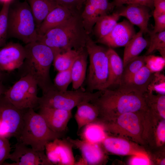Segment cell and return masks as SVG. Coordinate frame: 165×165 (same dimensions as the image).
Here are the masks:
<instances>
[{
    "label": "cell",
    "mask_w": 165,
    "mask_h": 165,
    "mask_svg": "<svg viewBox=\"0 0 165 165\" xmlns=\"http://www.w3.org/2000/svg\"><path fill=\"white\" fill-rule=\"evenodd\" d=\"M97 108L98 120L108 121L121 114L130 112H148L143 95L119 86L117 89H106L90 102Z\"/></svg>",
    "instance_id": "obj_1"
},
{
    "label": "cell",
    "mask_w": 165,
    "mask_h": 165,
    "mask_svg": "<svg viewBox=\"0 0 165 165\" xmlns=\"http://www.w3.org/2000/svg\"><path fill=\"white\" fill-rule=\"evenodd\" d=\"M81 13L74 14L61 25L38 35L37 41L51 48L54 54L85 48L89 35L84 27Z\"/></svg>",
    "instance_id": "obj_2"
},
{
    "label": "cell",
    "mask_w": 165,
    "mask_h": 165,
    "mask_svg": "<svg viewBox=\"0 0 165 165\" xmlns=\"http://www.w3.org/2000/svg\"><path fill=\"white\" fill-rule=\"evenodd\" d=\"M26 57L18 69L21 77L29 75L36 81L42 94L55 89L50 75V69L54 53L49 47L37 41L24 46Z\"/></svg>",
    "instance_id": "obj_3"
},
{
    "label": "cell",
    "mask_w": 165,
    "mask_h": 165,
    "mask_svg": "<svg viewBox=\"0 0 165 165\" xmlns=\"http://www.w3.org/2000/svg\"><path fill=\"white\" fill-rule=\"evenodd\" d=\"M65 133H57L51 130L45 120L34 109H26L24 112L22 127L17 141L39 151H45L49 142L62 138Z\"/></svg>",
    "instance_id": "obj_4"
},
{
    "label": "cell",
    "mask_w": 165,
    "mask_h": 165,
    "mask_svg": "<svg viewBox=\"0 0 165 165\" xmlns=\"http://www.w3.org/2000/svg\"><path fill=\"white\" fill-rule=\"evenodd\" d=\"M7 36L19 39L26 44L37 41L38 34L35 19L26 0L10 6Z\"/></svg>",
    "instance_id": "obj_5"
},
{
    "label": "cell",
    "mask_w": 165,
    "mask_h": 165,
    "mask_svg": "<svg viewBox=\"0 0 165 165\" xmlns=\"http://www.w3.org/2000/svg\"><path fill=\"white\" fill-rule=\"evenodd\" d=\"M147 112L125 113L108 121L98 120L106 131L117 134L123 138H130L138 144H144V136L147 134L148 124Z\"/></svg>",
    "instance_id": "obj_6"
},
{
    "label": "cell",
    "mask_w": 165,
    "mask_h": 165,
    "mask_svg": "<svg viewBox=\"0 0 165 165\" xmlns=\"http://www.w3.org/2000/svg\"><path fill=\"white\" fill-rule=\"evenodd\" d=\"M85 48L89 59L86 90L93 92L105 89L108 75L107 50L97 45L89 35Z\"/></svg>",
    "instance_id": "obj_7"
},
{
    "label": "cell",
    "mask_w": 165,
    "mask_h": 165,
    "mask_svg": "<svg viewBox=\"0 0 165 165\" xmlns=\"http://www.w3.org/2000/svg\"><path fill=\"white\" fill-rule=\"evenodd\" d=\"M101 91L90 92L82 87L73 90L60 91L52 89L39 97L38 108L47 107L72 111L80 103L90 102L100 95Z\"/></svg>",
    "instance_id": "obj_8"
},
{
    "label": "cell",
    "mask_w": 165,
    "mask_h": 165,
    "mask_svg": "<svg viewBox=\"0 0 165 165\" xmlns=\"http://www.w3.org/2000/svg\"><path fill=\"white\" fill-rule=\"evenodd\" d=\"M38 84L30 75L22 77L6 90L4 97L17 108L21 110L38 108Z\"/></svg>",
    "instance_id": "obj_9"
},
{
    "label": "cell",
    "mask_w": 165,
    "mask_h": 165,
    "mask_svg": "<svg viewBox=\"0 0 165 165\" xmlns=\"http://www.w3.org/2000/svg\"><path fill=\"white\" fill-rule=\"evenodd\" d=\"M26 110L16 107L3 94L0 97V136L8 139L18 138L22 127Z\"/></svg>",
    "instance_id": "obj_10"
},
{
    "label": "cell",
    "mask_w": 165,
    "mask_h": 165,
    "mask_svg": "<svg viewBox=\"0 0 165 165\" xmlns=\"http://www.w3.org/2000/svg\"><path fill=\"white\" fill-rule=\"evenodd\" d=\"M44 151L36 150L17 141L13 151L10 153L7 159L13 162H5L3 165H53Z\"/></svg>",
    "instance_id": "obj_11"
},
{
    "label": "cell",
    "mask_w": 165,
    "mask_h": 165,
    "mask_svg": "<svg viewBox=\"0 0 165 165\" xmlns=\"http://www.w3.org/2000/svg\"><path fill=\"white\" fill-rule=\"evenodd\" d=\"M109 0H86L81 16L87 33L89 35L97 21L101 17L109 14L115 7Z\"/></svg>",
    "instance_id": "obj_12"
},
{
    "label": "cell",
    "mask_w": 165,
    "mask_h": 165,
    "mask_svg": "<svg viewBox=\"0 0 165 165\" xmlns=\"http://www.w3.org/2000/svg\"><path fill=\"white\" fill-rule=\"evenodd\" d=\"M72 143L66 138H58L48 142L45 145L46 155L53 165H73L76 162Z\"/></svg>",
    "instance_id": "obj_13"
},
{
    "label": "cell",
    "mask_w": 165,
    "mask_h": 165,
    "mask_svg": "<svg viewBox=\"0 0 165 165\" xmlns=\"http://www.w3.org/2000/svg\"><path fill=\"white\" fill-rule=\"evenodd\" d=\"M26 57L24 46L17 43L10 42L0 48V70L11 72L18 69Z\"/></svg>",
    "instance_id": "obj_14"
},
{
    "label": "cell",
    "mask_w": 165,
    "mask_h": 165,
    "mask_svg": "<svg viewBox=\"0 0 165 165\" xmlns=\"http://www.w3.org/2000/svg\"><path fill=\"white\" fill-rule=\"evenodd\" d=\"M66 138L73 147L81 152L82 158L76 165H98L105 162L106 157L100 144L94 143L85 140L74 139L69 137Z\"/></svg>",
    "instance_id": "obj_15"
},
{
    "label": "cell",
    "mask_w": 165,
    "mask_h": 165,
    "mask_svg": "<svg viewBox=\"0 0 165 165\" xmlns=\"http://www.w3.org/2000/svg\"><path fill=\"white\" fill-rule=\"evenodd\" d=\"M134 26L127 20H123L118 22L108 35L97 41L109 48L124 47L136 33Z\"/></svg>",
    "instance_id": "obj_16"
},
{
    "label": "cell",
    "mask_w": 165,
    "mask_h": 165,
    "mask_svg": "<svg viewBox=\"0 0 165 165\" xmlns=\"http://www.w3.org/2000/svg\"><path fill=\"white\" fill-rule=\"evenodd\" d=\"M117 11L119 16L126 18L133 25L138 26L143 33L149 31L148 25L151 17L148 7L138 4L127 5L120 7Z\"/></svg>",
    "instance_id": "obj_17"
},
{
    "label": "cell",
    "mask_w": 165,
    "mask_h": 165,
    "mask_svg": "<svg viewBox=\"0 0 165 165\" xmlns=\"http://www.w3.org/2000/svg\"><path fill=\"white\" fill-rule=\"evenodd\" d=\"M101 144L107 151L115 154L148 155L145 150L138 144L122 138L107 136Z\"/></svg>",
    "instance_id": "obj_18"
},
{
    "label": "cell",
    "mask_w": 165,
    "mask_h": 165,
    "mask_svg": "<svg viewBox=\"0 0 165 165\" xmlns=\"http://www.w3.org/2000/svg\"><path fill=\"white\" fill-rule=\"evenodd\" d=\"M39 113L49 128L57 133H65L72 117L71 111L47 107L39 108Z\"/></svg>",
    "instance_id": "obj_19"
},
{
    "label": "cell",
    "mask_w": 165,
    "mask_h": 165,
    "mask_svg": "<svg viewBox=\"0 0 165 165\" xmlns=\"http://www.w3.org/2000/svg\"><path fill=\"white\" fill-rule=\"evenodd\" d=\"M154 72L146 64L127 81L119 86L143 95L148 92V88Z\"/></svg>",
    "instance_id": "obj_20"
},
{
    "label": "cell",
    "mask_w": 165,
    "mask_h": 165,
    "mask_svg": "<svg viewBox=\"0 0 165 165\" xmlns=\"http://www.w3.org/2000/svg\"><path fill=\"white\" fill-rule=\"evenodd\" d=\"M76 13H78L64 6H58L48 14L40 25L37 30L38 35H43L48 30L61 25Z\"/></svg>",
    "instance_id": "obj_21"
},
{
    "label": "cell",
    "mask_w": 165,
    "mask_h": 165,
    "mask_svg": "<svg viewBox=\"0 0 165 165\" xmlns=\"http://www.w3.org/2000/svg\"><path fill=\"white\" fill-rule=\"evenodd\" d=\"M107 53L108 75L105 89L120 85L124 68L123 60L113 48H108Z\"/></svg>",
    "instance_id": "obj_22"
},
{
    "label": "cell",
    "mask_w": 165,
    "mask_h": 165,
    "mask_svg": "<svg viewBox=\"0 0 165 165\" xmlns=\"http://www.w3.org/2000/svg\"><path fill=\"white\" fill-rule=\"evenodd\" d=\"M88 55L86 48L82 49L71 68L72 83L73 90L82 87L86 76Z\"/></svg>",
    "instance_id": "obj_23"
},
{
    "label": "cell",
    "mask_w": 165,
    "mask_h": 165,
    "mask_svg": "<svg viewBox=\"0 0 165 165\" xmlns=\"http://www.w3.org/2000/svg\"><path fill=\"white\" fill-rule=\"evenodd\" d=\"M75 119L78 127V133L82 127L98 119L99 112L97 107L89 102L81 103L76 107Z\"/></svg>",
    "instance_id": "obj_24"
},
{
    "label": "cell",
    "mask_w": 165,
    "mask_h": 165,
    "mask_svg": "<svg viewBox=\"0 0 165 165\" xmlns=\"http://www.w3.org/2000/svg\"><path fill=\"white\" fill-rule=\"evenodd\" d=\"M140 30L124 46L123 61L124 67L130 60L138 56L148 46L149 42Z\"/></svg>",
    "instance_id": "obj_25"
},
{
    "label": "cell",
    "mask_w": 165,
    "mask_h": 165,
    "mask_svg": "<svg viewBox=\"0 0 165 165\" xmlns=\"http://www.w3.org/2000/svg\"><path fill=\"white\" fill-rule=\"evenodd\" d=\"M37 29L48 14L58 5L52 0H27Z\"/></svg>",
    "instance_id": "obj_26"
},
{
    "label": "cell",
    "mask_w": 165,
    "mask_h": 165,
    "mask_svg": "<svg viewBox=\"0 0 165 165\" xmlns=\"http://www.w3.org/2000/svg\"><path fill=\"white\" fill-rule=\"evenodd\" d=\"M120 17L116 11L100 18L93 27L94 33L97 40L109 34L117 23Z\"/></svg>",
    "instance_id": "obj_27"
},
{
    "label": "cell",
    "mask_w": 165,
    "mask_h": 165,
    "mask_svg": "<svg viewBox=\"0 0 165 165\" xmlns=\"http://www.w3.org/2000/svg\"><path fill=\"white\" fill-rule=\"evenodd\" d=\"M148 112L153 117L165 119V95L147 92L143 94Z\"/></svg>",
    "instance_id": "obj_28"
},
{
    "label": "cell",
    "mask_w": 165,
    "mask_h": 165,
    "mask_svg": "<svg viewBox=\"0 0 165 165\" xmlns=\"http://www.w3.org/2000/svg\"><path fill=\"white\" fill-rule=\"evenodd\" d=\"M83 127L81 136L82 140L89 142L101 144L107 136L103 126L97 122L91 123Z\"/></svg>",
    "instance_id": "obj_29"
},
{
    "label": "cell",
    "mask_w": 165,
    "mask_h": 165,
    "mask_svg": "<svg viewBox=\"0 0 165 165\" xmlns=\"http://www.w3.org/2000/svg\"><path fill=\"white\" fill-rule=\"evenodd\" d=\"M81 50H70L55 54L53 62L54 69L58 72L70 68Z\"/></svg>",
    "instance_id": "obj_30"
},
{
    "label": "cell",
    "mask_w": 165,
    "mask_h": 165,
    "mask_svg": "<svg viewBox=\"0 0 165 165\" xmlns=\"http://www.w3.org/2000/svg\"><path fill=\"white\" fill-rule=\"evenodd\" d=\"M146 64L145 56H139L129 61L124 67L121 83L119 85L124 84L127 81Z\"/></svg>",
    "instance_id": "obj_31"
},
{
    "label": "cell",
    "mask_w": 165,
    "mask_h": 165,
    "mask_svg": "<svg viewBox=\"0 0 165 165\" xmlns=\"http://www.w3.org/2000/svg\"><path fill=\"white\" fill-rule=\"evenodd\" d=\"M150 37L148 48L146 52V55H149L157 50L162 58L165 60V31L154 33L149 31L148 33Z\"/></svg>",
    "instance_id": "obj_32"
},
{
    "label": "cell",
    "mask_w": 165,
    "mask_h": 165,
    "mask_svg": "<svg viewBox=\"0 0 165 165\" xmlns=\"http://www.w3.org/2000/svg\"><path fill=\"white\" fill-rule=\"evenodd\" d=\"M11 3H4L0 11V48L6 44L8 38V16Z\"/></svg>",
    "instance_id": "obj_33"
},
{
    "label": "cell",
    "mask_w": 165,
    "mask_h": 165,
    "mask_svg": "<svg viewBox=\"0 0 165 165\" xmlns=\"http://www.w3.org/2000/svg\"><path fill=\"white\" fill-rule=\"evenodd\" d=\"M72 66L68 69L58 72L53 82L55 90L60 91L67 90L68 88L72 81Z\"/></svg>",
    "instance_id": "obj_34"
},
{
    "label": "cell",
    "mask_w": 165,
    "mask_h": 165,
    "mask_svg": "<svg viewBox=\"0 0 165 165\" xmlns=\"http://www.w3.org/2000/svg\"><path fill=\"white\" fill-rule=\"evenodd\" d=\"M148 92H155L157 94L165 95V76L159 71L154 72L148 88Z\"/></svg>",
    "instance_id": "obj_35"
},
{
    "label": "cell",
    "mask_w": 165,
    "mask_h": 165,
    "mask_svg": "<svg viewBox=\"0 0 165 165\" xmlns=\"http://www.w3.org/2000/svg\"><path fill=\"white\" fill-rule=\"evenodd\" d=\"M58 5L64 6L75 13H80L84 2L82 0H52Z\"/></svg>",
    "instance_id": "obj_36"
},
{
    "label": "cell",
    "mask_w": 165,
    "mask_h": 165,
    "mask_svg": "<svg viewBox=\"0 0 165 165\" xmlns=\"http://www.w3.org/2000/svg\"><path fill=\"white\" fill-rule=\"evenodd\" d=\"M11 148L9 139L0 136V165H3L10 153Z\"/></svg>",
    "instance_id": "obj_37"
},
{
    "label": "cell",
    "mask_w": 165,
    "mask_h": 165,
    "mask_svg": "<svg viewBox=\"0 0 165 165\" xmlns=\"http://www.w3.org/2000/svg\"><path fill=\"white\" fill-rule=\"evenodd\" d=\"M156 137V143L159 146L163 145L165 142V120L162 119L157 126Z\"/></svg>",
    "instance_id": "obj_38"
},
{
    "label": "cell",
    "mask_w": 165,
    "mask_h": 165,
    "mask_svg": "<svg viewBox=\"0 0 165 165\" xmlns=\"http://www.w3.org/2000/svg\"><path fill=\"white\" fill-rule=\"evenodd\" d=\"M151 163L149 156L145 155H133L129 161V164L132 165H148Z\"/></svg>",
    "instance_id": "obj_39"
},
{
    "label": "cell",
    "mask_w": 165,
    "mask_h": 165,
    "mask_svg": "<svg viewBox=\"0 0 165 165\" xmlns=\"http://www.w3.org/2000/svg\"><path fill=\"white\" fill-rule=\"evenodd\" d=\"M154 20V30L152 31L157 33L165 31V14L156 15L153 14Z\"/></svg>",
    "instance_id": "obj_40"
},
{
    "label": "cell",
    "mask_w": 165,
    "mask_h": 165,
    "mask_svg": "<svg viewBox=\"0 0 165 165\" xmlns=\"http://www.w3.org/2000/svg\"><path fill=\"white\" fill-rule=\"evenodd\" d=\"M153 6L154 9L153 14H165V0H154Z\"/></svg>",
    "instance_id": "obj_41"
},
{
    "label": "cell",
    "mask_w": 165,
    "mask_h": 165,
    "mask_svg": "<svg viewBox=\"0 0 165 165\" xmlns=\"http://www.w3.org/2000/svg\"><path fill=\"white\" fill-rule=\"evenodd\" d=\"M136 3L146 6L151 9L154 8L153 2L154 0H135Z\"/></svg>",
    "instance_id": "obj_42"
},
{
    "label": "cell",
    "mask_w": 165,
    "mask_h": 165,
    "mask_svg": "<svg viewBox=\"0 0 165 165\" xmlns=\"http://www.w3.org/2000/svg\"><path fill=\"white\" fill-rule=\"evenodd\" d=\"M6 90L2 84L1 82H0V97L4 94Z\"/></svg>",
    "instance_id": "obj_43"
},
{
    "label": "cell",
    "mask_w": 165,
    "mask_h": 165,
    "mask_svg": "<svg viewBox=\"0 0 165 165\" xmlns=\"http://www.w3.org/2000/svg\"><path fill=\"white\" fill-rule=\"evenodd\" d=\"M13 0H0V2L3 3V4L6 2H12Z\"/></svg>",
    "instance_id": "obj_44"
},
{
    "label": "cell",
    "mask_w": 165,
    "mask_h": 165,
    "mask_svg": "<svg viewBox=\"0 0 165 165\" xmlns=\"http://www.w3.org/2000/svg\"><path fill=\"white\" fill-rule=\"evenodd\" d=\"M2 72V71H1V70H0V82H1V81L2 77V74L1 73Z\"/></svg>",
    "instance_id": "obj_45"
},
{
    "label": "cell",
    "mask_w": 165,
    "mask_h": 165,
    "mask_svg": "<svg viewBox=\"0 0 165 165\" xmlns=\"http://www.w3.org/2000/svg\"><path fill=\"white\" fill-rule=\"evenodd\" d=\"M82 0L85 3V2L86 0Z\"/></svg>",
    "instance_id": "obj_46"
}]
</instances>
